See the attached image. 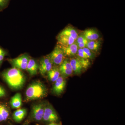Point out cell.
Returning <instances> with one entry per match:
<instances>
[{
	"mask_svg": "<svg viewBox=\"0 0 125 125\" xmlns=\"http://www.w3.org/2000/svg\"><path fill=\"white\" fill-rule=\"evenodd\" d=\"M30 58L29 55L25 53L16 58L9 59L8 61L13 67L21 71L25 70Z\"/></svg>",
	"mask_w": 125,
	"mask_h": 125,
	"instance_id": "obj_3",
	"label": "cell"
},
{
	"mask_svg": "<svg viewBox=\"0 0 125 125\" xmlns=\"http://www.w3.org/2000/svg\"><path fill=\"white\" fill-rule=\"evenodd\" d=\"M7 54V52L2 48L0 47V67L1 66L4 58Z\"/></svg>",
	"mask_w": 125,
	"mask_h": 125,
	"instance_id": "obj_25",
	"label": "cell"
},
{
	"mask_svg": "<svg viewBox=\"0 0 125 125\" xmlns=\"http://www.w3.org/2000/svg\"><path fill=\"white\" fill-rule=\"evenodd\" d=\"M10 0H0V11L7 8Z\"/></svg>",
	"mask_w": 125,
	"mask_h": 125,
	"instance_id": "obj_24",
	"label": "cell"
},
{
	"mask_svg": "<svg viewBox=\"0 0 125 125\" xmlns=\"http://www.w3.org/2000/svg\"><path fill=\"white\" fill-rule=\"evenodd\" d=\"M47 94V89L45 84L40 81H36L27 88L25 92L26 100L30 101L42 99Z\"/></svg>",
	"mask_w": 125,
	"mask_h": 125,
	"instance_id": "obj_2",
	"label": "cell"
},
{
	"mask_svg": "<svg viewBox=\"0 0 125 125\" xmlns=\"http://www.w3.org/2000/svg\"><path fill=\"white\" fill-rule=\"evenodd\" d=\"M36 125H40L38 124H36ZM48 125H62V123L61 122H59V123H57L56 122H53V123H50Z\"/></svg>",
	"mask_w": 125,
	"mask_h": 125,
	"instance_id": "obj_28",
	"label": "cell"
},
{
	"mask_svg": "<svg viewBox=\"0 0 125 125\" xmlns=\"http://www.w3.org/2000/svg\"><path fill=\"white\" fill-rule=\"evenodd\" d=\"M82 33L89 41L98 40L100 37L98 31L94 29L85 30Z\"/></svg>",
	"mask_w": 125,
	"mask_h": 125,
	"instance_id": "obj_12",
	"label": "cell"
},
{
	"mask_svg": "<svg viewBox=\"0 0 125 125\" xmlns=\"http://www.w3.org/2000/svg\"><path fill=\"white\" fill-rule=\"evenodd\" d=\"M39 68V64L33 58H30L27 65V70L31 76L36 75L37 73Z\"/></svg>",
	"mask_w": 125,
	"mask_h": 125,
	"instance_id": "obj_11",
	"label": "cell"
},
{
	"mask_svg": "<svg viewBox=\"0 0 125 125\" xmlns=\"http://www.w3.org/2000/svg\"><path fill=\"white\" fill-rule=\"evenodd\" d=\"M10 115V110L7 105L0 103V122L7 120Z\"/></svg>",
	"mask_w": 125,
	"mask_h": 125,
	"instance_id": "obj_19",
	"label": "cell"
},
{
	"mask_svg": "<svg viewBox=\"0 0 125 125\" xmlns=\"http://www.w3.org/2000/svg\"><path fill=\"white\" fill-rule=\"evenodd\" d=\"M54 66H60L65 59L62 49L60 45H57L52 52L48 55Z\"/></svg>",
	"mask_w": 125,
	"mask_h": 125,
	"instance_id": "obj_4",
	"label": "cell"
},
{
	"mask_svg": "<svg viewBox=\"0 0 125 125\" xmlns=\"http://www.w3.org/2000/svg\"><path fill=\"white\" fill-rule=\"evenodd\" d=\"M66 85L65 78L60 75L54 82L52 88V92L56 96L61 95L64 90Z\"/></svg>",
	"mask_w": 125,
	"mask_h": 125,
	"instance_id": "obj_8",
	"label": "cell"
},
{
	"mask_svg": "<svg viewBox=\"0 0 125 125\" xmlns=\"http://www.w3.org/2000/svg\"><path fill=\"white\" fill-rule=\"evenodd\" d=\"M102 44V41L100 39L89 41L86 47L95 53L97 52L100 50Z\"/></svg>",
	"mask_w": 125,
	"mask_h": 125,
	"instance_id": "obj_20",
	"label": "cell"
},
{
	"mask_svg": "<svg viewBox=\"0 0 125 125\" xmlns=\"http://www.w3.org/2000/svg\"><path fill=\"white\" fill-rule=\"evenodd\" d=\"M60 46L62 49L65 57H73L77 55L79 48L75 42L71 45L68 46H63L60 45Z\"/></svg>",
	"mask_w": 125,
	"mask_h": 125,
	"instance_id": "obj_10",
	"label": "cell"
},
{
	"mask_svg": "<svg viewBox=\"0 0 125 125\" xmlns=\"http://www.w3.org/2000/svg\"><path fill=\"white\" fill-rule=\"evenodd\" d=\"M45 103H40L33 105L31 109V117L33 120L39 121L42 120Z\"/></svg>",
	"mask_w": 125,
	"mask_h": 125,
	"instance_id": "obj_6",
	"label": "cell"
},
{
	"mask_svg": "<svg viewBox=\"0 0 125 125\" xmlns=\"http://www.w3.org/2000/svg\"><path fill=\"white\" fill-rule=\"evenodd\" d=\"M59 71L61 75L66 78L71 76L73 73V70L70 62V60L65 58L60 66Z\"/></svg>",
	"mask_w": 125,
	"mask_h": 125,
	"instance_id": "obj_9",
	"label": "cell"
},
{
	"mask_svg": "<svg viewBox=\"0 0 125 125\" xmlns=\"http://www.w3.org/2000/svg\"><path fill=\"white\" fill-rule=\"evenodd\" d=\"M83 49L88 57V58L89 60H93L95 58L96 56L95 52H94L86 47L83 48Z\"/></svg>",
	"mask_w": 125,
	"mask_h": 125,
	"instance_id": "obj_23",
	"label": "cell"
},
{
	"mask_svg": "<svg viewBox=\"0 0 125 125\" xmlns=\"http://www.w3.org/2000/svg\"><path fill=\"white\" fill-rule=\"evenodd\" d=\"M76 55L78 57L81 58H88V57L83 50V48H78Z\"/></svg>",
	"mask_w": 125,
	"mask_h": 125,
	"instance_id": "obj_26",
	"label": "cell"
},
{
	"mask_svg": "<svg viewBox=\"0 0 125 125\" xmlns=\"http://www.w3.org/2000/svg\"><path fill=\"white\" fill-rule=\"evenodd\" d=\"M53 65L48 55L43 57L40 60L39 64V70L40 74L42 76L45 75L51 69Z\"/></svg>",
	"mask_w": 125,
	"mask_h": 125,
	"instance_id": "obj_7",
	"label": "cell"
},
{
	"mask_svg": "<svg viewBox=\"0 0 125 125\" xmlns=\"http://www.w3.org/2000/svg\"><path fill=\"white\" fill-rule=\"evenodd\" d=\"M27 114V110L25 108H20L14 112L13 119L15 121L19 123L23 120Z\"/></svg>",
	"mask_w": 125,
	"mask_h": 125,
	"instance_id": "obj_18",
	"label": "cell"
},
{
	"mask_svg": "<svg viewBox=\"0 0 125 125\" xmlns=\"http://www.w3.org/2000/svg\"><path fill=\"white\" fill-rule=\"evenodd\" d=\"M70 62L72 67L73 73L77 75H80L83 70L76 57L71 59Z\"/></svg>",
	"mask_w": 125,
	"mask_h": 125,
	"instance_id": "obj_14",
	"label": "cell"
},
{
	"mask_svg": "<svg viewBox=\"0 0 125 125\" xmlns=\"http://www.w3.org/2000/svg\"><path fill=\"white\" fill-rule=\"evenodd\" d=\"M88 41L89 40L85 38L83 34L81 33L79 35L75 42L79 48H83L86 47Z\"/></svg>",
	"mask_w": 125,
	"mask_h": 125,
	"instance_id": "obj_21",
	"label": "cell"
},
{
	"mask_svg": "<svg viewBox=\"0 0 125 125\" xmlns=\"http://www.w3.org/2000/svg\"><path fill=\"white\" fill-rule=\"evenodd\" d=\"M59 34L69 36L73 38L75 41L79 36L77 30L71 26H68L65 28Z\"/></svg>",
	"mask_w": 125,
	"mask_h": 125,
	"instance_id": "obj_17",
	"label": "cell"
},
{
	"mask_svg": "<svg viewBox=\"0 0 125 125\" xmlns=\"http://www.w3.org/2000/svg\"><path fill=\"white\" fill-rule=\"evenodd\" d=\"M1 75L9 87L15 90L22 89L26 81V77L22 71L15 67L5 70Z\"/></svg>",
	"mask_w": 125,
	"mask_h": 125,
	"instance_id": "obj_1",
	"label": "cell"
},
{
	"mask_svg": "<svg viewBox=\"0 0 125 125\" xmlns=\"http://www.w3.org/2000/svg\"><path fill=\"white\" fill-rule=\"evenodd\" d=\"M59 119L58 115L52 106L50 104L45 105L42 120L47 122H56Z\"/></svg>",
	"mask_w": 125,
	"mask_h": 125,
	"instance_id": "obj_5",
	"label": "cell"
},
{
	"mask_svg": "<svg viewBox=\"0 0 125 125\" xmlns=\"http://www.w3.org/2000/svg\"><path fill=\"white\" fill-rule=\"evenodd\" d=\"M6 94V92L5 89L2 86L0 85V98L5 97Z\"/></svg>",
	"mask_w": 125,
	"mask_h": 125,
	"instance_id": "obj_27",
	"label": "cell"
},
{
	"mask_svg": "<svg viewBox=\"0 0 125 125\" xmlns=\"http://www.w3.org/2000/svg\"><path fill=\"white\" fill-rule=\"evenodd\" d=\"M76 57L81 65L83 70L87 69L90 66L91 62L90 60L88 58H81L78 56Z\"/></svg>",
	"mask_w": 125,
	"mask_h": 125,
	"instance_id": "obj_22",
	"label": "cell"
},
{
	"mask_svg": "<svg viewBox=\"0 0 125 125\" xmlns=\"http://www.w3.org/2000/svg\"><path fill=\"white\" fill-rule=\"evenodd\" d=\"M22 104V96L21 94L17 93L11 98L10 105L13 109H18L21 106Z\"/></svg>",
	"mask_w": 125,
	"mask_h": 125,
	"instance_id": "obj_15",
	"label": "cell"
},
{
	"mask_svg": "<svg viewBox=\"0 0 125 125\" xmlns=\"http://www.w3.org/2000/svg\"><path fill=\"white\" fill-rule=\"evenodd\" d=\"M58 45L66 47L73 43L75 40L71 37L66 35L58 34L57 37Z\"/></svg>",
	"mask_w": 125,
	"mask_h": 125,
	"instance_id": "obj_13",
	"label": "cell"
},
{
	"mask_svg": "<svg viewBox=\"0 0 125 125\" xmlns=\"http://www.w3.org/2000/svg\"><path fill=\"white\" fill-rule=\"evenodd\" d=\"M47 74L48 79L52 82H55L61 75L59 68L56 66H53Z\"/></svg>",
	"mask_w": 125,
	"mask_h": 125,
	"instance_id": "obj_16",
	"label": "cell"
}]
</instances>
